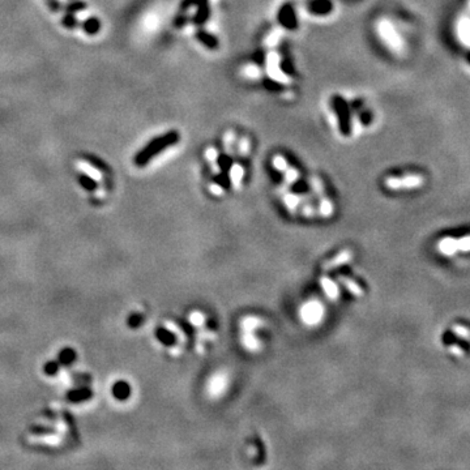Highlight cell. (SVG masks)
I'll list each match as a JSON object with an SVG mask.
<instances>
[{
  "label": "cell",
  "instance_id": "28",
  "mask_svg": "<svg viewBox=\"0 0 470 470\" xmlns=\"http://www.w3.org/2000/svg\"><path fill=\"white\" fill-rule=\"evenodd\" d=\"M209 191L212 192V194H213V195H216V196H219V195H222V194H223V188L221 187V185H219V184H216V183H212V184L209 185Z\"/></svg>",
  "mask_w": 470,
  "mask_h": 470
},
{
  "label": "cell",
  "instance_id": "29",
  "mask_svg": "<svg viewBox=\"0 0 470 470\" xmlns=\"http://www.w3.org/2000/svg\"><path fill=\"white\" fill-rule=\"evenodd\" d=\"M47 4L50 6V8L54 12H59L60 8H62V6H60V3L58 0H47Z\"/></svg>",
  "mask_w": 470,
  "mask_h": 470
},
{
  "label": "cell",
  "instance_id": "23",
  "mask_svg": "<svg viewBox=\"0 0 470 470\" xmlns=\"http://www.w3.org/2000/svg\"><path fill=\"white\" fill-rule=\"evenodd\" d=\"M273 165H274V167H276V169L281 172L285 171L289 166L285 158L281 156H276L274 158H273Z\"/></svg>",
  "mask_w": 470,
  "mask_h": 470
},
{
  "label": "cell",
  "instance_id": "4",
  "mask_svg": "<svg viewBox=\"0 0 470 470\" xmlns=\"http://www.w3.org/2000/svg\"><path fill=\"white\" fill-rule=\"evenodd\" d=\"M230 375L226 370H217L205 383V393L210 400H218L225 395L230 386Z\"/></svg>",
  "mask_w": 470,
  "mask_h": 470
},
{
  "label": "cell",
  "instance_id": "19",
  "mask_svg": "<svg viewBox=\"0 0 470 470\" xmlns=\"http://www.w3.org/2000/svg\"><path fill=\"white\" fill-rule=\"evenodd\" d=\"M285 174V183L289 185H293L294 183L298 182V179H299V172L298 170H295L294 167L288 166V169L284 171Z\"/></svg>",
  "mask_w": 470,
  "mask_h": 470
},
{
  "label": "cell",
  "instance_id": "2",
  "mask_svg": "<svg viewBox=\"0 0 470 470\" xmlns=\"http://www.w3.org/2000/svg\"><path fill=\"white\" fill-rule=\"evenodd\" d=\"M378 34L387 47L393 54H402L405 43L397 29L392 24L391 20L382 19L378 22Z\"/></svg>",
  "mask_w": 470,
  "mask_h": 470
},
{
  "label": "cell",
  "instance_id": "24",
  "mask_svg": "<svg viewBox=\"0 0 470 470\" xmlns=\"http://www.w3.org/2000/svg\"><path fill=\"white\" fill-rule=\"evenodd\" d=\"M198 336H199V339L207 340V341L216 339V335H214V332H212V331H209V329H203V331H200V332L198 333Z\"/></svg>",
  "mask_w": 470,
  "mask_h": 470
},
{
  "label": "cell",
  "instance_id": "16",
  "mask_svg": "<svg viewBox=\"0 0 470 470\" xmlns=\"http://www.w3.org/2000/svg\"><path fill=\"white\" fill-rule=\"evenodd\" d=\"M82 28H84L85 33L89 35H94L97 34L98 31L101 29V22L97 17H89L86 21H84L82 24Z\"/></svg>",
  "mask_w": 470,
  "mask_h": 470
},
{
  "label": "cell",
  "instance_id": "17",
  "mask_svg": "<svg viewBox=\"0 0 470 470\" xmlns=\"http://www.w3.org/2000/svg\"><path fill=\"white\" fill-rule=\"evenodd\" d=\"M188 321L191 323V325H194L195 328H203L205 325V321H207V317L204 315L201 311H192L190 315H188Z\"/></svg>",
  "mask_w": 470,
  "mask_h": 470
},
{
  "label": "cell",
  "instance_id": "31",
  "mask_svg": "<svg viewBox=\"0 0 470 470\" xmlns=\"http://www.w3.org/2000/svg\"><path fill=\"white\" fill-rule=\"evenodd\" d=\"M467 8H469V11H470V0L467 2Z\"/></svg>",
  "mask_w": 470,
  "mask_h": 470
},
{
  "label": "cell",
  "instance_id": "26",
  "mask_svg": "<svg viewBox=\"0 0 470 470\" xmlns=\"http://www.w3.org/2000/svg\"><path fill=\"white\" fill-rule=\"evenodd\" d=\"M458 251H470V237L458 239Z\"/></svg>",
  "mask_w": 470,
  "mask_h": 470
},
{
  "label": "cell",
  "instance_id": "15",
  "mask_svg": "<svg viewBox=\"0 0 470 470\" xmlns=\"http://www.w3.org/2000/svg\"><path fill=\"white\" fill-rule=\"evenodd\" d=\"M243 175H245V171H243V167L238 163H234L230 170V182H231L232 187L235 190H239L242 185V180H243Z\"/></svg>",
  "mask_w": 470,
  "mask_h": 470
},
{
  "label": "cell",
  "instance_id": "13",
  "mask_svg": "<svg viewBox=\"0 0 470 470\" xmlns=\"http://www.w3.org/2000/svg\"><path fill=\"white\" fill-rule=\"evenodd\" d=\"M438 248L443 255H447V256L456 254V252L458 251V239H454V238L442 239L440 243L438 245Z\"/></svg>",
  "mask_w": 470,
  "mask_h": 470
},
{
  "label": "cell",
  "instance_id": "12",
  "mask_svg": "<svg viewBox=\"0 0 470 470\" xmlns=\"http://www.w3.org/2000/svg\"><path fill=\"white\" fill-rule=\"evenodd\" d=\"M339 281L341 282V285L344 286V288L346 289V290H348V292L350 293L353 297H357V298L363 297V289L360 288L354 279L349 278V277L339 276Z\"/></svg>",
  "mask_w": 470,
  "mask_h": 470
},
{
  "label": "cell",
  "instance_id": "14",
  "mask_svg": "<svg viewBox=\"0 0 470 470\" xmlns=\"http://www.w3.org/2000/svg\"><path fill=\"white\" fill-rule=\"evenodd\" d=\"M319 200H320L319 207L316 208L317 214H319L320 217H324V218H328V217L332 216L333 212H335V208H333L332 201L329 200L325 195L321 196V198H319Z\"/></svg>",
  "mask_w": 470,
  "mask_h": 470
},
{
  "label": "cell",
  "instance_id": "27",
  "mask_svg": "<svg viewBox=\"0 0 470 470\" xmlns=\"http://www.w3.org/2000/svg\"><path fill=\"white\" fill-rule=\"evenodd\" d=\"M453 331H454V333H456V335L461 336V337H464V339H467V337L470 336L469 331H467V329L465 328V326H462V325H456L453 328Z\"/></svg>",
  "mask_w": 470,
  "mask_h": 470
},
{
  "label": "cell",
  "instance_id": "11",
  "mask_svg": "<svg viewBox=\"0 0 470 470\" xmlns=\"http://www.w3.org/2000/svg\"><path fill=\"white\" fill-rule=\"evenodd\" d=\"M263 325V319H260L259 316H254V315L245 316L241 320V323H239V328L242 331H247V332H256L257 329L261 328Z\"/></svg>",
  "mask_w": 470,
  "mask_h": 470
},
{
  "label": "cell",
  "instance_id": "25",
  "mask_svg": "<svg viewBox=\"0 0 470 470\" xmlns=\"http://www.w3.org/2000/svg\"><path fill=\"white\" fill-rule=\"evenodd\" d=\"M80 182H81L82 184L88 185V187H89L88 190H94V187L97 185V183L94 182L93 179H91L89 175H86V174H84V175L80 176Z\"/></svg>",
  "mask_w": 470,
  "mask_h": 470
},
{
  "label": "cell",
  "instance_id": "6",
  "mask_svg": "<svg viewBox=\"0 0 470 470\" xmlns=\"http://www.w3.org/2000/svg\"><path fill=\"white\" fill-rule=\"evenodd\" d=\"M239 340H241L242 348L245 349V350L250 351V353H257V351H260L261 348H263V342L257 339L255 332L242 331Z\"/></svg>",
  "mask_w": 470,
  "mask_h": 470
},
{
  "label": "cell",
  "instance_id": "5",
  "mask_svg": "<svg viewBox=\"0 0 470 470\" xmlns=\"http://www.w3.org/2000/svg\"><path fill=\"white\" fill-rule=\"evenodd\" d=\"M423 184V176L417 174H409L404 176H389L386 179V185L389 190H411Z\"/></svg>",
  "mask_w": 470,
  "mask_h": 470
},
{
  "label": "cell",
  "instance_id": "8",
  "mask_svg": "<svg viewBox=\"0 0 470 470\" xmlns=\"http://www.w3.org/2000/svg\"><path fill=\"white\" fill-rule=\"evenodd\" d=\"M456 35L464 46L470 47V17L462 16L456 24Z\"/></svg>",
  "mask_w": 470,
  "mask_h": 470
},
{
  "label": "cell",
  "instance_id": "9",
  "mask_svg": "<svg viewBox=\"0 0 470 470\" xmlns=\"http://www.w3.org/2000/svg\"><path fill=\"white\" fill-rule=\"evenodd\" d=\"M320 286H321V289L324 290L328 299H331L332 302H336L340 298L339 286H337L336 282H333V279L329 278V277H320Z\"/></svg>",
  "mask_w": 470,
  "mask_h": 470
},
{
  "label": "cell",
  "instance_id": "1",
  "mask_svg": "<svg viewBox=\"0 0 470 470\" xmlns=\"http://www.w3.org/2000/svg\"><path fill=\"white\" fill-rule=\"evenodd\" d=\"M178 140L179 135L176 132H169V133H165V135L160 136V137L153 138V140L136 156L135 162L137 163V165H140V166L141 165H145V163L149 162L156 154H160L161 152L165 151L170 145L175 144Z\"/></svg>",
  "mask_w": 470,
  "mask_h": 470
},
{
  "label": "cell",
  "instance_id": "18",
  "mask_svg": "<svg viewBox=\"0 0 470 470\" xmlns=\"http://www.w3.org/2000/svg\"><path fill=\"white\" fill-rule=\"evenodd\" d=\"M165 328H166L167 331H170V332L174 333V335H175V337L178 339V341L180 342V344H184V342L187 341V337H185V335H184V332L182 331V328L176 325V324L172 323V321H166V323H165Z\"/></svg>",
  "mask_w": 470,
  "mask_h": 470
},
{
  "label": "cell",
  "instance_id": "22",
  "mask_svg": "<svg viewBox=\"0 0 470 470\" xmlns=\"http://www.w3.org/2000/svg\"><path fill=\"white\" fill-rule=\"evenodd\" d=\"M62 24L68 29H73V28H76V26L78 25L77 19H76V17H73L72 13H68V15L64 16V17H63V20H62Z\"/></svg>",
  "mask_w": 470,
  "mask_h": 470
},
{
  "label": "cell",
  "instance_id": "10",
  "mask_svg": "<svg viewBox=\"0 0 470 470\" xmlns=\"http://www.w3.org/2000/svg\"><path fill=\"white\" fill-rule=\"evenodd\" d=\"M282 201L285 204V207L288 208L292 213H295L299 205L304 204V198L301 195H295L292 192L282 191Z\"/></svg>",
  "mask_w": 470,
  "mask_h": 470
},
{
  "label": "cell",
  "instance_id": "21",
  "mask_svg": "<svg viewBox=\"0 0 470 470\" xmlns=\"http://www.w3.org/2000/svg\"><path fill=\"white\" fill-rule=\"evenodd\" d=\"M329 7H331V4L328 3V2H313L312 4H311V11H312V12H326V11H329Z\"/></svg>",
  "mask_w": 470,
  "mask_h": 470
},
{
  "label": "cell",
  "instance_id": "20",
  "mask_svg": "<svg viewBox=\"0 0 470 470\" xmlns=\"http://www.w3.org/2000/svg\"><path fill=\"white\" fill-rule=\"evenodd\" d=\"M85 8H86V4H85L84 2H81V0H76V2L69 3L68 6L66 7V11L68 13H73V12H80V11L85 10Z\"/></svg>",
  "mask_w": 470,
  "mask_h": 470
},
{
  "label": "cell",
  "instance_id": "30",
  "mask_svg": "<svg viewBox=\"0 0 470 470\" xmlns=\"http://www.w3.org/2000/svg\"><path fill=\"white\" fill-rule=\"evenodd\" d=\"M452 350H453V351H456V353H457V354H460V355H461V354H462V351H461V349H457V348H454V346H453V348H452Z\"/></svg>",
  "mask_w": 470,
  "mask_h": 470
},
{
  "label": "cell",
  "instance_id": "7",
  "mask_svg": "<svg viewBox=\"0 0 470 470\" xmlns=\"http://www.w3.org/2000/svg\"><path fill=\"white\" fill-rule=\"evenodd\" d=\"M353 252L350 250H342L340 254L336 255L335 257H332L331 260L325 261L323 264V270L328 272V270L336 269V268H340V266L345 265V264H349L351 260H353Z\"/></svg>",
  "mask_w": 470,
  "mask_h": 470
},
{
  "label": "cell",
  "instance_id": "3",
  "mask_svg": "<svg viewBox=\"0 0 470 470\" xmlns=\"http://www.w3.org/2000/svg\"><path fill=\"white\" fill-rule=\"evenodd\" d=\"M325 317V307L319 299H310L299 307V319L307 326H317Z\"/></svg>",
  "mask_w": 470,
  "mask_h": 470
}]
</instances>
